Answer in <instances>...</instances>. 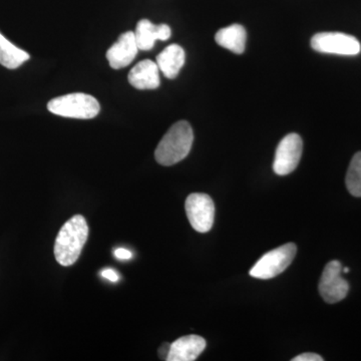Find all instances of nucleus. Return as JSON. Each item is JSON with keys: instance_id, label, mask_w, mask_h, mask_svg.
<instances>
[{"instance_id": "obj_1", "label": "nucleus", "mask_w": 361, "mask_h": 361, "mask_svg": "<svg viewBox=\"0 0 361 361\" xmlns=\"http://www.w3.org/2000/svg\"><path fill=\"white\" fill-rule=\"evenodd\" d=\"M89 237V226L82 215H75L66 221L59 230L54 242V257L59 264L68 267L80 258Z\"/></svg>"}, {"instance_id": "obj_2", "label": "nucleus", "mask_w": 361, "mask_h": 361, "mask_svg": "<svg viewBox=\"0 0 361 361\" xmlns=\"http://www.w3.org/2000/svg\"><path fill=\"white\" fill-rule=\"evenodd\" d=\"M193 142V130L189 123L180 121L174 123L157 147V161L161 166L179 163L189 155Z\"/></svg>"}, {"instance_id": "obj_3", "label": "nucleus", "mask_w": 361, "mask_h": 361, "mask_svg": "<svg viewBox=\"0 0 361 361\" xmlns=\"http://www.w3.org/2000/svg\"><path fill=\"white\" fill-rule=\"evenodd\" d=\"M47 109L56 116L90 120L99 115L101 106L96 97L82 92H75L54 97L47 104Z\"/></svg>"}, {"instance_id": "obj_4", "label": "nucleus", "mask_w": 361, "mask_h": 361, "mask_svg": "<svg viewBox=\"0 0 361 361\" xmlns=\"http://www.w3.org/2000/svg\"><path fill=\"white\" fill-rule=\"evenodd\" d=\"M296 252L297 247L294 243H287L278 247L259 259L249 274L257 279H271L276 277L289 267L295 258Z\"/></svg>"}, {"instance_id": "obj_5", "label": "nucleus", "mask_w": 361, "mask_h": 361, "mask_svg": "<svg viewBox=\"0 0 361 361\" xmlns=\"http://www.w3.org/2000/svg\"><path fill=\"white\" fill-rule=\"evenodd\" d=\"M311 47L322 54L356 56L361 51L360 42L353 35L341 32L316 33L311 39Z\"/></svg>"}, {"instance_id": "obj_6", "label": "nucleus", "mask_w": 361, "mask_h": 361, "mask_svg": "<svg viewBox=\"0 0 361 361\" xmlns=\"http://www.w3.org/2000/svg\"><path fill=\"white\" fill-rule=\"evenodd\" d=\"M185 209L188 219L193 229L200 233L210 231L215 219V205L209 195H189L185 204Z\"/></svg>"}, {"instance_id": "obj_7", "label": "nucleus", "mask_w": 361, "mask_h": 361, "mask_svg": "<svg viewBox=\"0 0 361 361\" xmlns=\"http://www.w3.org/2000/svg\"><path fill=\"white\" fill-rule=\"evenodd\" d=\"M339 261H330L323 270L319 281V293L325 302L334 304L343 300L349 291L348 282L342 277Z\"/></svg>"}, {"instance_id": "obj_8", "label": "nucleus", "mask_w": 361, "mask_h": 361, "mask_svg": "<svg viewBox=\"0 0 361 361\" xmlns=\"http://www.w3.org/2000/svg\"><path fill=\"white\" fill-rule=\"evenodd\" d=\"M303 142L300 135H287L280 141L273 161L275 174L286 176L290 174L298 166L302 156Z\"/></svg>"}, {"instance_id": "obj_9", "label": "nucleus", "mask_w": 361, "mask_h": 361, "mask_svg": "<svg viewBox=\"0 0 361 361\" xmlns=\"http://www.w3.org/2000/svg\"><path fill=\"white\" fill-rule=\"evenodd\" d=\"M139 51L135 42V32H127L123 33L106 51V59L111 68L120 70L130 65Z\"/></svg>"}, {"instance_id": "obj_10", "label": "nucleus", "mask_w": 361, "mask_h": 361, "mask_svg": "<svg viewBox=\"0 0 361 361\" xmlns=\"http://www.w3.org/2000/svg\"><path fill=\"white\" fill-rule=\"evenodd\" d=\"M130 84L137 90H156L160 87V70L155 61L145 59L130 70Z\"/></svg>"}, {"instance_id": "obj_11", "label": "nucleus", "mask_w": 361, "mask_h": 361, "mask_svg": "<svg viewBox=\"0 0 361 361\" xmlns=\"http://www.w3.org/2000/svg\"><path fill=\"white\" fill-rule=\"evenodd\" d=\"M170 26L154 25L148 20H142L135 27V37L140 51H149L155 47L157 40L165 42L171 37Z\"/></svg>"}, {"instance_id": "obj_12", "label": "nucleus", "mask_w": 361, "mask_h": 361, "mask_svg": "<svg viewBox=\"0 0 361 361\" xmlns=\"http://www.w3.org/2000/svg\"><path fill=\"white\" fill-rule=\"evenodd\" d=\"M206 341L199 336H183L171 343L168 361H194L205 350Z\"/></svg>"}, {"instance_id": "obj_13", "label": "nucleus", "mask_w": 361, "mask_h": 361, "mask_svg": "<svg viewBox=\"0 0 361 361\" xmlns=\"http://www.w3.org/2000/svg\"><path fill=\"white\" fill-rule=\"evenodd\" d=\"M186 61V54L183 47L178 44H171L157 56L159 70L166 78L173 80L177 78Z\"/></svg>"}, {"instance_id": "obj_14", "label": "nucleus", "mask_w": 361, "mask_h": 361, "mask_svg": "<svg viewBox=\"0 0 361 361\" xmlns=\"http://www.w3.org/2000/svg\"><path fill=\"white\" fill-rule=\"evenodd\" d=\"M215 40L220 47L236 54L245 51L247 32L240 25H232L216 33Z\"/></svg>"}, {"instance_id": "obj_15", "label": "nucleus", "mask_w": 361, "mask_h": 361, "mask_svg": "<svg viewBox=\"0 0 361 361\" xmlns=\"http://www.w3.org/2000/svg\"><path fill=\"white\" fill-rule=\"evenodd\" d=\"M30 58L27 52L11 44L0 33V65L6 66L9 70H16Z\"/></svg>"}, {"instance_id": "obj_16", "label": "nucleus", "mask_w": 361, "mask_h": 361, "mask_svg": "<svg viewBox=\"0 0 361 361\" xmlns=\"http://www.w3.org/2000/svg\"><path fill=\"white\" fill-rule=\"evenodd\" d=\"M345 183L349 193L361 198V152L353 156L346 174Z\"/></svg>"}, {"instance_id": "obj_17", "label": "nucleus", "mask_w": 361, "mask_h": 361, "mask_svg": "<svg viewBox=\"0 0 361 361\" xmlns=\"http://www.w3.org/2000/svg\"><path fill=\"white\" fill-rule=\"evenodd\" d=\"M292 361H323V357L316 353H307L292 358Z\"/></svg>"}, {"instance_id": "obj_18", "label": "nucleus", "mask_w": 361, "mask_h": 361, "mask_svg": "<svg viewBox=\"0 0 361 361\" xmlns=\"http://www.w3.org/2000/svg\"><path fill=\"white\" fill-rule=\"evenodd\" d=\"M102 276L111 282H118L120 280L118 273L114 269H110V268L102 271Z\"/></svg>"}, {"instance_id": "obj_19", "label": "nucleus", "mask_w": 361, "mask_h": 361, "mask_svg": "<svg viewBox=\"0 0 361 361\" xmlns=\"http://www.w3.org/2000/svg\"><path fill=\"white\" fill-rule=\"evenodd\" d=\"M115 256L118 260H129L133 257L132 252L125 248H118L115 251Z\"/></svg>"}, {"instance_id": "obj_20", "label": "nucleus", "mask_w": 361, "mask_h": 361, "mask_svg": "<svg viewBox=\"0 0 361 361\" xmlns=\"http://www.w3.org/2000/svg\"><path fill=\"white\" fill-rule=\"evenodd\" d=\"M171 350V343H168V342H165V343L161 344L160 348H159L158 355L160 356L161 360H167L168 356L170 355Z\"/></svg>"}, {"instance_id": "obj_21", "label": "nucleus", "mask_w": 361, "mask_h": 361, "mask_svg": "<svg viewBox=\"0 0 361 361\" xmlns=\"http://www.w3.org/2000/svg\"><path fill=\"white\" fill-rule=\"evenodd\" d=\"M343 272L344 273H348L349 272V268H344Z\"/></svg>"}]
</instances>
